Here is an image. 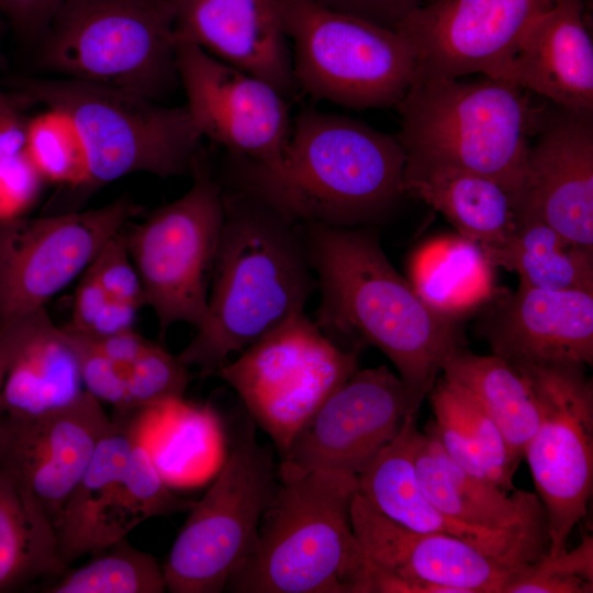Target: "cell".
Instances as JSON below:
<instances>
[{
    "label": "cell",
    "instance_id": "1",
    "mask_svg": "<svg viewBox=\"0 0 593 593\" xmlns=\"http://www.w3.org/2000/svg\"><path fill=\"white\" fill-rule=\"evenodd\" d=\"M321 301L315 324L339 347L382 351L424 398L448 356L462 348L455 321L434 311L363 227L301 224Z\"/></svg>",
    "mask_w": 593,
    "mask_h": 593
},
{
    "label": "cell",
    "instance_id": "2",
    "mask_svg": "<svg viewBox=\"0 0 593 593\" xmlns=\"http://www.w3.org/2000/svg\"><path fill=\"white\" fill-rule=\"evenodd\" d=\"M223 199L206 316L178 355L202 377L303 312L316 284L301 224L238 188Z\"/></svg>",
    "mask_w": 593,
    "mask_h": 593
},
{
    "label": "cell",
    "instance_id": "3",
    "mask_svg": "<svg viewBox=\"0 0 593 593\" xmlns=\"http://www.w3.org/2000/svg\"><path fill=\"white\" fill-rule=\"evenodd\" d=\"M231 159L236 188L298 224L355 227L405 194L406 157L396 136L334 113L302 111L273 169Z\"/></svg>",
    "mask_w": 593,
    "mask_h": 593
},
{
    "label": "cell",
    "instance_id": "4",
    "mask_svg": "<svg viewBox=\"0 0 593 593\" xmlns=\"http://www.w3.org/2000/svg\"><path fill=\"white\" fill-rule=\"evenodd\" d=\"M255 548L226 588L242 593H368L371 569L354 534L357 475L283 463Z\"/></svg>",
    "mask_w": 593,
    "mask_h": 593
},
{
    "label": "cell",
    "instance_id": "5",
    "mask_svg": "<svg viewBox=\"0 0 593 593\" xmlns=\"http://www.w3.org/2000/svg\"><path fill=\"white\" fill-rule=\"evenodd\" d=\"M524 89L485 77L415 79L395 105L406 157L450 164L492 179L516 199L525 187L530 137L541 110Z\"/></svg>",
    "mask_w": 593,
    "mask_h": 593
},
{
    "label": "cell",
    "instance_id": "6",
    "mask_svg": "<svg viewBox=\"0 0 593 593\" xmlns=\"http://www.w3.org/2000/svg\"><path fill=\"white\" fill-rule=\"evenodd\" d=\"M12 85L25 100L71 118L87 152L89 186L138 172L167 178L192 171L202 135L186 105L164 107L71 78H19Z\"/></svg>",
    "mask_w": 593,
    "mask_h": 593
},
{
    "label": "cell",
    "instance_id": "7",
    "mask_svg": "<svg viewBox=\"0 0 593 593\" xmlns=\"http://www.w3.org/2000/svg\"><path fill=\"white\" fill-rule=\"evenodd\" d=\"M174 0H63L41 44L64 78L156 101L179 83Z\"/></svg>",
    "mask_w": 593,
    "mask_h": 593
},
{
    "label": "cell",
    "instance_id": "8",
    "mask_svg": "<svg viewBox=\"0 0 593 593\" xmlns=\"http://www.w3.org/2000/svg\"><path fill=\"white\" fill-rule=\"evenodd\" d=\"M279 5L296 85L312 98L357 110L395 108L414 82V51L395 30L309 0Z\"/></svg>",
    "mask_w": 593,
    "mask_h": 593
},
{
    "label": "cell",
    "instance_id": "9",
    "mask_svg": "<svg viewBox=\"0 0 593 593\" xmlns=\"http://www.w3.org/2000/svg\"><path fill=\"white\" fill-rule=\"evenodd\" d=\"M279 484L272 451L251 417L234 433L228 455L204 496L193 503L165 563L167 591L219 593L256 546L261 518Z\"/></svg>",
    "mask_w": 593,
    "mask_h": 593
},
{
    "label": "cell",
    "instance_id": "10",
    "mask_svg": "<svg viewBox=\"0 0 593 593\" xmlns=\"http://www.w3.org/2000/svg\"><path fill=\"white\" fill-rule=\"evenodd\" d=\"M191 174L183 195L122 231L161 336L177 323L204 322L225 219L223 190L200 153Z\"/></svg>",
    "mask_w": 593,
    "mask_h": 593
},
{
    "label": "cell",
    "instance_id": "11",
    "mask_svg": "<svg viewBox=\"0 0 593 593\" xmlns=\"http://www.w3.org/2000/svg\"><path fill=\"white\" fill-rule=\"evenodd\" d=\"M357 369L358 353L339 347L301 312L215 374L239 395L283 458L320 406Z\"/></svg>",
    "mask_w": 593,
    "mask_h": 593
},
{
    "label": "cell",
    "instance_id": "12",
    "mask_svg": "<svg viewBox=\"0 0 593 593\" xmlns=\"http://www.w3.org/2000/svg\"><path fill=\"white\" fill-rule=\"evenodd\" d=\"M538 400L540 418L527 460L546 516L547 555L564 551L586 515L593 489V387L580 366L516 369Z\"/></svg>",
    "mask_w": 593,
    "mask_h": 593
},
{
    "label": "cell",
    "instance_id": "13",
    "mask_svg": "<svg viewBox=\"0 0 593 593\" xmlns=\"http://www.w3.org/2000/svg\"><path fill=\"white\" fill-rule=\"evenodd\" d=\"M137 211L120 198L82 212L0 221V325L45 309Z\"/></svg>",
    "mask_w": 593,
    "mask_h": 593
},
{
    "label": "cell",
    "instance_id": "14",
    "mask_svg": "<svg viewBox=\"0 0 593 593\" xmlns=\"http://www.w3.org/2000/svg\"><path fill=\"white\" fill-rule=\"evenodd\" d=\"M423 400L384 365L357 369L304 425L280 463L302 472L358 475Z\"/></svg>",
    "mask_w": 593,
    "mask_h": 593
},
{
    "label": "cell",
    "instance_id": "15",
    "mask_svg": "<svg viewBox=\"0 0 593 593\" xmlns=\"http://www.w3.org/2000/svg\"><path fill=\"white\" fill-rule=\"evenodd\" d=\"M176 60L186 107L202 137L232 157L265 169L278 167L292 128L286 98L191 42L177 40Z\"/></svg>",
    "mask_w": 593,
    "mask_h": 593
},
{
    "label": "cell",
    "instance_id": "16",
    "mask_svg": "<svg viewBox=\"0 0 593 593\" xmlns=\"http://www.w3.org/2000/svg\"><path fill=\"white\" fill-rule=\"evenodd\" d=\"M556 0H428L395 29L415 54V79H502L530 23Z\"/></svg>",
    "mask_w": 593,
    "mask_h": 593
},
{
    "label": "cell",
    "instance_id": "17",
    "mask_svg": "<svg viewBox=\"0 0 593 593\" xmlns=\"http://www.w3.org/2000/svg\"><path fill=\"white\" fill-rule=\"evenodd\" d=\"M114 424L87 391L44 415H1L0 473L55 529L99 441Z\"/></svg>",
    "mask_w": 593,
    "mask_h": 593
},
{
    "label": "cell",
    "instance_id": "18",
    "mask_svg": "<svg viewBox=\"0 0 593 593\" xmlns=\"http://www.w3.org/2000/svg\"><path fill=\"white\" fill-rule=\"evenodd\" d=\"M535 135L515 213L534 215L593 250V111L542 109Z\"/></svg>",
    "mask_w": 593,
    "mask_h": 593
},
{
    "label": "cell",
    "instance_id": "19",
    "mask_svg": "<svg viewBox=\"0 0 593 593\" xmlns=\"http://www.w3.org/2000/svg\"><path fill=\"white\" fill-rule=\"evenodd\" d=\"M484 306L479 334L515 369L592 365L593 293L518 286Z\"/></svg>",
    "mask_w": 593,
    "mask_h": 593
},
{
    "label": "cell",
    "instance_id": "20",
    "mask_svg": "<svg viewBox=\"0 0 593 593\" xmlns=\"http://www.w3.org/2000/svg\"><path fill=\"white\" fill-rule=\"evenodd\" d=\"M350 518L362 552L372 564L402 578L446 586L452 593H503L522 567L507 564L458 537L400 526L358 492Z\"/></svg>",
    "mask_w": 593,
    "mask_h": 593
},
{
    "label": "cell",
    "instance_id": "21",
    "mask_svg": "<svg viewBox=\"0 0 593 593\" xmlns=\"http://www.w3.org/2000/svg\"><path fill=\"white\" fill-rule=\"evenodd\" d=\"M417 432L416 414H411L398 436L357 475L360 495L400 526L458 537L511 566L536 561L546 553L549 544L545 540L468 526L438 510L423 492L416 475Z\"/></svg>",
    "mask_w": 593,
    "mask_h": 593
},
{
    "label": "cell",
    "instance_id": "22",
    "mask_svg": "<svg viewBox=\"0 0 593 593\" xmlns=\"http://www.w3.org/2000/svg\"><path fill=\"white\" fill-rule=\"evenodd\" d=\"M177 40L253 75L284 98L296 88L279 0H174Z\"/></svg>",
    "mask_w": 593,
    "mask_h": 593
},
{
    "label": "cell",
    "instance_id": "23",
    "mask_svg": "<svg viewBox=\"0 0 593 593\" xmlns=\"http://www.w3.org/2000/svg\"><path fill=\"white\" fill-rule=\"evenodd\" d=\"M502 80L551 103L593 111V43L584 0H556L525 31Z\"/></svg>",
    "mask_w": 593,
    "mask_h": 593
},
{
    "label": "cell",
    "instance_id": "24",
    "mask_svg": "<svg viewBox=\"0 0 593 593\" xmlns=\"http://www.w3.org/2000/svg\"><path fill=\"white\" fill-rule=\"evenodd\" d=\"M414 465L425 495L451 519L549 544L546 512L536 493L506 491L468 473L444 451L429 425L416 434Z\"/></svg>",
    "mask_w": 593,
    "mask_h": 593
},
{
    "label": "cell",
    "instance_id": "25",
    "mask_svg": "<svg viewBox=\"0 0 593 593\" xmlns=\"http://www.w3.org/2000/svg\"><path fill=\"white\" fill-rule=\"evenodd\" d=\"M131 444L127 425L115 422L67 499L55 528L57 552L66 567L85 555L107 550L142 522L123 489Z\"/></svg>",
    "mask_w": 593,
    "mask_h": 593
},
{
    "label": "cell",
    "instance_id": "26",
    "mask_svg": "<svg viewBox=\"0 0 593 593\" xmlns=\"http://www.w3.org/2000/svg\"><path fill=\"white\" fill-rule=\"evenodd\" d=\"M403 188L405 194L440 212L486 258L506 242L515 226L513 195L480 174L437 160L406 157Z\"/></svg>",
    "mask_w": 593,
    "mask_h": 593
},
{
    "label": "cell",
    "instance_id": "27",
    "mask_svg": "<svg viewBox=\"0 0 593 593\" xmlns=\"http://www.w3.org/2000/svg\"><path fill=\"white\" fill-rule=\"evenodd\" d=\"M85 391L69 334L54 324L46 309L30 315L8 365L1 415H44L69 405Z\"/></svg>",
    "mask_w": 593,
    "mask_h": 593
},
{
    "label": "cell",
    "instance_id": "28",
    "mask_svg": "<svg viewBox=\"0 0 593 593\" xmlns=\"http://www.w3.org/2000/svg\"><path fill=\"white\" fill-rule=\"evenodd\" d=\"M134 413L127 428L170 488L194 486L217 473L224 438L211 405L175 398Z\"/></svg>",
    "mask_w": 593,
    "mask_h": 593
},
{
    "label": "cell",
    "instance_id": "29",
    "mask_svg": "<svg viewBox=\"0 0 593 593\" xmlns=\"http://www.w3.org/2000/svg\"><path fill=\"white\" fill-rule=\"evenodd\" d=\"M494 268L478 245L460 235H446L414 251L407 280L427 305L456 322L501 291Z\"/></svg>",
    "mask_w": 593,
    "mask_h": 593
},
{
    "label": "cell",
    "instance_id": "30",
    "mask_svg": "<svg viewBox=\"0 0 593 593\" xmlns=\"http://www.w3.org/2000/svg\"><path fill=\"white\" fill-rule=\"evenodd\" d=\"M427 395L434 413L428 425L448 457L468 473L514 490L517 467L503 435L480 403L444 376L436 379Z\"/></svg>",
    "mask_w": 593,
    "mask_h": 593
},
{
    "label": "cell",
    "instance_id": "31",
    "mask_svg": "<svg viewBox=\"0 0 593 593\" xmlns=\"http://www.w3.org/2000/svg\"><path fill=\"white\" fill-rule=\"evenodd\" d=\"M440 372L467 390L485 410L518 467L540 418L529 380L504 359L493 354L477 355L463 347L446 358Z\"/></svg>",
    "mask_w": 593,
    "mask_h": 593
},
{
    "label": "cell",
    "instance_id": "32",
    "mask_svg": "<svg viewBox=\"0 0 593 593\" xmlns=\"http://www.w3.org/2000/svg\"><path fill=\"white\" fill-rule=\"evenodd\" d=\"M488 259L494 267L516 272L522 287L593 293V250L566 239L530 214L515 213L512 233Z\"/></svg>",
    "mask_w": 593,
    "mask_h": 593
},
{
    "label": "cell",
    "instance_id": "33",
    "mask_svg": "<svg viewBox=\"0 0 593 593\" xmlns=\"http://www.w3.org/2000/svg\"><path fill=\"white\" fill-rule=\"evenodd\" d=\"M66 571L52 524L0 473V593Z\"/></svg>",
    "mask_w": 593,
    "mask_h": 593
},
{
    "label": "cell",
    "instance_id": "34",
    "mask_svg": "<svg viewBox=\"0 0 593 593\" xmlns=\"http://www.w3.org/2000/svg\"><path fill=\"white\" fill-rule=\"evenodd\" d=\"M87 564L65 575L45 593H163L167 591L156 558L122 538Z\"/></svg>",
    "mask_w": 593,
    "mask_h": 593
},
{
    "label": "cell",
    "instance_id": "35",
    "mask_svg": "<svg viewBox=\"0 0 593 593\" xmlns=\"http://www.w3.org/2000/svg\"><path fill=\"white\" fill-rule=\"evenodd\" d=\"M24 152L44 180L71 187L89 186L87 152L71 118L46 109L26 125Z\"/></svg>",
    "mask_w": 593,
    "mask_h": 593
},
{
    "label": "cell",
    "instance_id": "36",
    "mask_svg": "<svg viewBox=\"0 0 593 593\" xmlns=\"http://www.w3.org/2000/svg\"><path fill=\"white\" fill-rule=\"evenodd\" d=\"M593 537L555 556L544 553L522 566L506 583L503 593H592Z\"/></svg>",
    "mask_w": 593,
    "mask_h": 593
},
{
    "label": "cell",
    "instance_id": "37",
    "mask_svg": "<svg viewBox=\"0 0 593 593\" xmlns=\"http://www.w3.org/2000/svg\"><path fill=\"white\" fill-rule=\"evenodd\" d=\"M188 368L178 356L149 342L127 369V413L182 398L190 379Z\"/></svg>",
    "mask_w": 593,
    "mask_h": 593
},
{
    "label": "cell",
    "instance_id": "38",
    "mask_svg": "<svg viewBox=\"0 0 593 593\" xmlns=\"http://www.w3.org/2000/svg\"><path fill=\"white\" fill-rule=\"evenodd\" d=\"M123 489L142 521L189 511L194 503L171 492L146 448L133 436L124 465Z\"/></svg>",
    "mask_w": 593,
    "mask_h": 593
},
{
    "label": "cell",
    "instance_id": "39",
    "mask_svg": "<svg viewBox=\"0 0 593 593\" xmlns=\"http://www.w3.org/2000/svg\"><path fill=\"white\" fill-rule=\"evenodd\" d=\"M63 327L69 334L77 350L85 390L100 403L111 404L116 411L127 413L126 373L128 367L107 358L89 338Z\"/></svg>",
    "mask_w": 593,
    "mask_h": 593
},
{
    "label": "cell",
    "instance_id": "40",
    "mask_svg": "<svg viewBox=\"0 0 593 593\" xmlns=\"http://www.w3.org/2000/svg\"><path fill=\"white\" fill-rule=\"evenodd\" d=\"M115 300L145 306L143 286L128 254L123 232L110 238L86 269Z\"/></svg>",
    "mask_w": 593,
    "mask_h": 593
},
{
    "label": "cell",
    "instance_id": "41",
    "mask_svg": "<svg viewBox=\"0 0 593 593\" xmlns=\"http://www.w3.org/2000/svg\"><path fill=\"white\" fill-rule=\"evenodd\" d=\"M42 176L24 150L0 160V221L22 216L38 197Z\"/></svg>",
    "mask_w": 593,
    "mask_h": 593
},
{
    "label": "cell",
    "instance_id": "42",
    "mask_svg": "<svg viewBox=\"0 0 593 593\" xmlns=\"http://www.w3.org/2000/svg\"><path fill=\"white\" fill-rule=\"evenodd\" d=\"M329 10L395 30L424 0H309Z\"/></svg>",
    "mask_w": 593,
    "mask_h": 593
},
{
    "label": "cell",
    "instance_id": "43",
    "mask_svg": "<svg viewBox=\"0 0 593 593\" xmlns=\"http://www.w3.org/2000/svg\"><path fill=\"white\" fill-rule=\"evenodd\" d=\"M63 0H0L13 31L29 42H41Z\"/></svg>",
    "mask_w": 593,
    "mask_h": 593
},
{
    "label": "cell",
    "instance_id": "44",
    "mask_svg": "<svg viewBox=\"0 0 593 593\" xmlns=\"http://www.w3.org/2000/svg\"><path fill=\"white\" fill-rule=\"evenodd\" d=\"M109 299L99 283L85 271L75 293L71 320L65 327L78 334H87Z\"/></svg>",
    "mask_w": 593,
    "mask_h": 593
},
{
    "label": "cell",
    "instance_id": "45",
    "mask_svg": "<svg viewBox=\"0 0 593 593\" xmlns=\"http://www.w3.org/2000/svg\"><path fill=\"white\" fill-rule=\"evenodd\" d=\"M139 309L138 305L133 303L110 298L90 331L87 334L79 335L90 338H103L132 331Z\"/></svg>",
    "mask_w": 593,
    "mask_h": 593
},
{
    "label": "cell",
    "instance_id": "46",
    "mask_svg": "<svg viewBox=\"0 0 593 593\" xmlns=\"http://www.w3.org/2000/svg\"><path fill=\"white\" fill-rule=\"evenodd\" d=\"M86 337V336H85ZM89 338L110 360L121 366H130L149 344L134 329L103 338Z\"/></svg>",
    "mask_w": 593,
    "mask_h": 593
},
{
    "label": "cell",
    "instance_id": "47",
    "mask_svg": "<svg viewBox=\"0 0 593 593\" xmlns=\"http://www.w3.org/2000/svg\"><path fill=\"white\" fill-rule=\"evenodd\" d=\"M26 125L11 101L0 99V160L24 150Z\"/></svg>",
    "mask_w": 593,
    "mask_h": 593
},
{
    "label": "cell",
    "instance_id": "48",
    "mask_svg": "<svg viewBox=\"0 0 593 593\" xmlns=\"http://www.w3.org/2000/svg\"><path fill=\"white\" fill-rule=\"evenodd\" d=\"M26 317L5 324L0 325V417H1V394L3 382L5 378V372L10 358L21 338L22 332L25 326Z\"/></svg>",
    "mask_w": 593,
    "mask_h": 593
},
{
    "label": "cell",
    "instance_id": "49",
    "mask_svg": "<svg viewBox=\"0 0 593 593\" xmlns=\"http://www.w3.org/2000/svg\"><path fill=\"white\" fill-rule=\"evenodd\" d=\"M5 97L4 93L2 92L1 88H0V99Z\"/></svg>",
    "mask_w": 593,
    "mask_h": 593
}]
</instances>
